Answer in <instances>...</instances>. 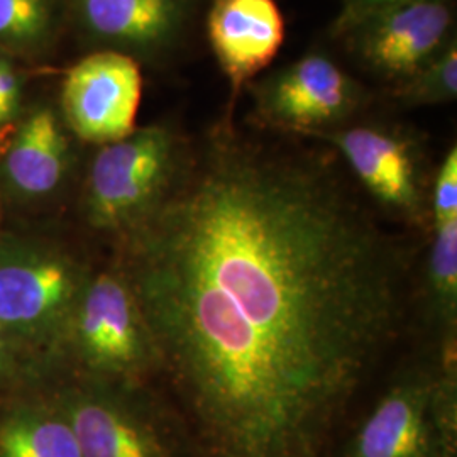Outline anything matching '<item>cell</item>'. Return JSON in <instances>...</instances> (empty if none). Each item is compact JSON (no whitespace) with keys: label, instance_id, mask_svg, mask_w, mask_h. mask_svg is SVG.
<instances>
[{"label":"cell","instance_id":"obj_6","mask_svg":"<svg viewBox=\"0 0 457 457\" xmlns=\"http://www.w3.org/2000/svg\"><path fill=\"white\" fill-rule=\"evenodd\" d=\"M87 278L62 254L36 249L0 253V326L12 339L65 337Z\"/></svg>","mask_w":457,"mask_h":457},{"label":"cell","instance_id":"obj_18","mask_svg":"<svg viewBox=\"0 0 457 457\" xmlns=\"http://www.w3.org/2000/svg\"><path fill=\"white\" fill-rule=\"evenodd\" d=\"M428 219L441 224L457 219V149L453 147L439 166L428 204Z\"/></svg>","mask_w":457,"mask_h":457},{"label":"cell","instance_id":"obj_16","mask_svg":"<svg viewBox=\"0 0 457 457\" xmlns=\"http://www.w3.org/2000/svg\"><path fill=\"white\" fill-rule=\"evenodd\" d=\"M60 26V0H0V48L36 54L48 48Z\"/></svg>","mask_w":457,"mask_h":457},{"label":"cell","instance_id":"obj_7","mask_svg":"<svg viewBox=\"0 0 457 457\" xmlns=\"http://www.w3.org/2000/svg\"><path fill=\"white\" fill-rule=\"evenodd\" d=\"M254 98L266 126L311 136L356 114L364 90L330 58L312 53L258 83Z\"/></svg>","mask_w":457,"mask_h":457},{"label":"cell","instance_id":"obj_11","mask_svg":"<svg viewBox=\"0 0 457 457\" xmlns=\"http://www.w3.org/2000/svg\"><path fill=\"white\" fill-rule=\"evenodd\" d=\"M82 33L132 58L173 48L187 24L188 0H66Z\"/></svg>","mask_w":457,"mask_h":457},{"label":"cell","instance_id":"obj_14","mask_svg":"<svg viewBox=\"0 0 457 457\" xmlns=\"http://www.w3.org/2000/svg\"><path fill=\"white\" fill-rule=\"evenodd\" d=\"M427 319L437 347L457 345V219L432 224L424 277Z\"/></svg>","mask_w":457,"mask_h":457},{"label":"cell","instance_id":"obj_10","mask_svg":"<svg viewBox=\"0 0 457 457\" xmlns=\"http://www.w3.org/2000/svg\"><path fill=\"white\" fill-rule=\"evenodd\" d=\"M453 12L442 0H419L370 17L351 33V46L376 75L403 80L447 43Z\"/></svg>","mask_w":457,"mask_h":457},{"label":"cell","instance_id":"obj_19","mask_svg":"<svg viewBox=\"0 0 457 457\" xmlns=\"http://www.w3.org/2000/svg\"><path fill=\"white\" fill-rule=\"evenodd\" d=\"M419 0H344L343 7L334 21L332 31L339 36L351 33L370 17L378 16L381 12L409 5Z\"/></svg>","mask_w":457,"mask_h":457},{"label":"cell","instance_id":"obj_5","mask_svg":"<svg viewBox=\"0 0 457 457\" xmlns=\"http://www.w3.org/2000/svg\"><path fill=\"white\" fill-rule=\"evenodd\" d=\"M90 381L56 403L83 457H185L164 409L137 398V388Z\"/></svg>","mask_w":457,"mask_h":457},{"label":"cell","instance_id":"obj_8","mask_svg":"<svg viewBox=\"0 0 457 457\" xmlns=\"http://www.w3.org/2000/svg\"><path fill=\"white\" fill-rule=\"evenodd\" d=\"M143 96L141 70L129 54L104 49L66 73L62 111L66 126L92 145H109L136 131Z\"/></svg>","mask_w":457,"mask_h":457},{"label":"cell","instance_id":"obj_2","mask_svg":"<svg viewBox=\"0 0 457 457\" xmlns=\"http://www.w3.org/2000/svg\"><path fill=\"white\" fill-rule=\"evenodd\" d=\"M339 457H457V349L393 376Z\"/></svg>","mask_w":457,"mask_h":457},{"label":"cell","instance_id":"obj_20","mask_svg":"<svg viewBox=\"0 0 457 457\" xmlns=\"http://www.w3.org/2000/svg\"><path fill=\"white\" fill-rule=\"evenodd\" d=\"M21 83L11 63L0 56V126L11 120L19 109Z\"/></svg>","mask_w":457,"mask_h":457},{"label":"cell","instance_id":"obj_1","mask_svg":"<svg viewBox=\"0 0 457 457\" xmlns=\"http://www.w3.org/2000/svg\"><path fill=\"white\" fill-rule=\"evenodd\" d=\"M185 457H327L402 334L405 247L324 158L215 128L128 232Z\"/></svg>","mask_w":457,"mask_h":457},{"label":"cell","instance_id":"obj_21","mask_svg":"<svg viewBox=\"0 0 457 457\" xmlns=\"http://www.w3.org/2000/svg\"><path fill=\"white\" fill-rule=\"evenodd\" d=\"M12 337L0 326V375H4L12 361Z\"/></svg>","mask_w":457,"mask_h":457},{"label":"cell","instance_id":"obj_17","mask_svg":"<svg viewBox=\"0 0 457 457\" xmlns=\"http://www.w3.org/2000/svg\"><path fill=\"white\" fill-rule=\"evenodd\" d=\"M393 96L405 107L437 105L454 100L457 97L456 41H449L430 62L400 80Z\"/></svg>","mask_w":457,"mask_h":457},{"label":"cell","instance_id":"obj_4","mask_svg":"<svg viewBox=\"0 0 457 457\" xmlns=\"http://www.w3.org/2000/svg\"><path fill=\"white\" fill-rule=\"evenodd\" d=\"M65 337L90 379L139 388L147 375L156 373L151 334L122 270L87 278Z\"/></svg>","mask_w":457,"mask_h":457},{"label":"cell","instance_id":"obj_15","mask_svg":"<svg viewBox=\"0 0 457 457\" xmlns=\"http://www.w3.org/2000/svg\"><path fill=\"white\" fill-rule=\"evenodd\" d=\"M0 457H83L65 413L54 407H24L0 424Z\"/></svg>","mask_w":457,"mask_h":457},{"label":"cell","instance_id":"obj_9","mask_svg":"<svg viewBox=\"0 0 457 457\" xmlns=\"http://www.w3.org/2000/svg\"><path fill=\"white\" fill-rule=\"evenodd\" d=\"M336 147L376 202L410 224L428 219L420 154L409 137L375 126L315 132Z\"/></svg>","mask_w":457,"mask_h":457},{"label":"cell","instance_id":"obj_13","mask_svg":"<svg viewBox=\"0 0 457 457\" xmlns=\"http://www.w3.org/2000/svg\"><path fill=\"white\" fill-rule=\"evenodd\" d=\"M66 168L68 141L60 119L39 107L24 119L5 154V179L21 195H49L65 179Z\"/></svg>","mask_w":457,"mask_h":457},{"label":"cell","instance_id":"obj_12","mask_svg":"<svg viewBox=\"0 0 457 457\" xmlns=\"http://www.w3.org/2000/svg\"><path fill=\"white\" fill-rule=\"evenodd\" d=\"M207 34L232 97H237L245 83L277 58L285 21L275 0H213Z\"/></svg>","mask_w":457,"mask_h":457},{"label":"cell","instance_id":"obj_3","mask_svg":"<svg viewBox=\"0 0 457 457\" xmlns=\"http://www.w3.org/2000/svg\"><path fill=\"white\" fill-rule=\"evenodd\" d=\"M179 134L154 124L100 147L88 173L85 212L100 230L129 232L168 195L185 160Z\"/></svg>","mask_w":457,"mask_h":457}]
</instances>
